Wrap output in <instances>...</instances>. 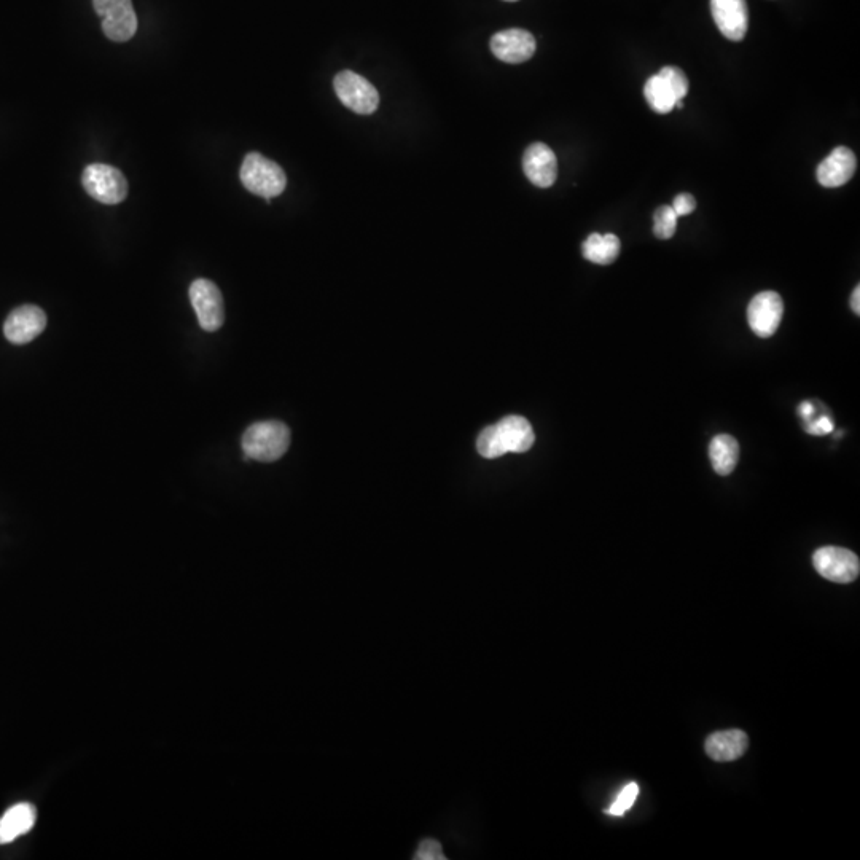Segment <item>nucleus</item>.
<instances>
[{"mask_svg":"<svg viewBox=\"0 0 860 860\" xmlns=\"http://www.w3.org/2000/svg\"><path fill=\"white\" fill-rule=\"evenodd\" d=\"M833 430V423L830 421V418L827 416H822V418L817 419V421H813V423L808 424L806 427V432L811 435H827L830 434Z\"/></svg>","mask_w":860,"mask_h":860,"instance_id":"obj_25","label":"nucleus"},{"mask_svg":"<svg viewBox=\"0 0 860 860\" xmlns=\"http://www.w3.org/2000/svg\"><path fill=\"white\" fill-rule=\"evenodd\" d=\"M82 184L86 193L102 204L123 203L128 196V182L122 171L104 163L86 166Z\"/></svg>","mask_w":860,"mask_h":860,"instance_id":"obj_4","label":"nucleus"},{"mask_svg":"<svg viewBox=\"0 0 860 860\" xmlns=\"http://www.w3.org/2000/svg\"><path fill=\"white\" fill-rule=\"evenodd\" d=\"M507 2H516V0H507Z\"/></svg>","mask_w":860,"mask_h":860,"instance_id":"obj_28","label":"nucleus"},{"mask_svg":"<svg viewBox=\"0 0 860 860\" xmlns=\"http://www.w3.org/2000/svg\"><path fill=\"white\" fill-rule=\"evenodd\" d=\"M620 249H622L620 239L612 233L609 235L593 233L583 243V257L596 265H610L617 260Z\"/></svg>","mask_w":860,"mask_h":860,"instance_id":"obj_18","label":"nucleus"},{"mask_svg":"<svg viewBox=\"0 0 860 860\" xmlns=\"http://www.w3.org/2000/svg\"><path fill=\"white\" fill-rule=\"evenodd\" d=\"M712 467L719 475H730L738 466L739 445L731 435H717L709 446Z\"/></svg>","mask_w":860,"mask_h":860,"instance_id":"obj_17","label":"nucleus"},{"mask_svg":"<svg viewBox=\"0 0 860 860\" xmlns=\"http://www.w3.org/2000/svg\"><path fill=\"white\" fill-rule=\"evenodd\" d=\"M782 314L784 303L781 295L767 290L752 298L747 308V321L757 337L770 338L779 329Z\"/></svg>","mask_w":860,"mask_h":860,"instance_id":"obj_9","label":"nucleus"},{"mask_svg":"<svg viewBox=\"0 0 860 860\" xmlns=\"http://www.w3.org/2000/svg\"><path fill=\"white\" fill-rule=\"evenodd\" d=\"M47 327V314L36 305L13 309L4 324V335L10 343L28 344Z\"/></svg>","mask_w":860,"mask_h":860,"instance_id":"obj_10","label":"nucleus"},{"mask_svg":"<svg viewBox=\"0 0 860 860\" xmlns=\"http://www.w3.org/2000/svg\"><path fill=\"white\" fill-rule=\"evenodd\" d=\"M190 301L201 329L217 332L225 322V306L219 287L209 279H196L190 286Z\"/></svg>","mask_w":860,"mask_h":860,"instance_id":"obj_8","label":"nucleus"},{"mask_svg":"<svg viewBox=\"0 0 860 860\" xmlns=\"http://www.w3.org/2000/svg\"><path fill=\"white\" fill-rule=\"evenodd\" d=\"M677 217L676 212L671 206H661V208L657 209L655 212V217H653V233L657 236L658 239H669L673 238L674 233L677 230Z\"/></svg>","mask_w":860,"mask_h":860,"instance_id":"obj_20","label":"nucleus"},{"mask_svg":"<svg viewBox=\"0 0 860 860\" xmlns=\"http://www.w3.org/2000/svg\"><path fill=\"white\" fill-rule=\"evenodd\" d=\"M536 442L528 419L507 416L494 426L481 430L477 438L478 453L486 459H497L507 453H526Z\"/></svg>","mask_w":860,"mask_h":860,"instance_id":"obj_1","label":"nucleus"},{"mask_svg":"<svg viewBox=\"0 0 860 860\" xmlns=\"http://www.w3.org/2000/svg\"><path fill=\"white\" fill-rule=\"evenodd\" d=\"M639 795V786L636 782H630L628 786L623 787L622 792L618 794V797L615 798V802L610 805V808H607L606 813L610 814V816L620 817L626 813V811L631 810L633 808L634 802H636V798Z\"/></svg>","mask_w":860,"mask_h":860,"instance_id":"obj_21","label":"nucleus"},{"mask_svg":"<svg viewBox=\"0 0 860 860\" xmlns=\"http://www.w3.org/2000/svg\"><path fill=\"white\" fill-rule=\"evenodd\" d=\"M36 819L37 811L31 803L12 806L0 819V845H8L21 835L31 832Z\"/></svg>","mask_w":860,"mask_h":860,"instance_id":"obj_16","label":"nucleus"},{"mask_svg":"<svg viewBox=\"0 0 860 860\" xmlns=\"http://www.w3.org/2000/svg\"><path fill=\"white\" fill-rule=\"evenodd\" d=\"M239 177L249 192L262 196L266 203H271V198H276L286 190L287 177L284 169L260 153L246 155Z\"/></svg>","mask_w":860,"mask_h":860,"instance_id":"obj_3","label":"nucleus"},{"mask_svg":"<svg viewBox=\"0 0 860 860\" xmlns=\"http://www.w3.org/2000/svg\"><path fill=\"white\" fill-rule=\"evenodd\" d=\"M491 51L504 63L520 64L536 53V39L524 29H507L497 32L491 39Z\"/></svg>","mask_w":860,"mask_h":860,"instance_id":"obj_12","label":"nucleus"},{"mask_svg":"<svg viewBox=\"0 0 860 860\" xmlns=\"http://www.w3.org/2000/svg\"><path fill=\"white\" fill-rule=\"evenodd\" d=\"M241 445L246 459H254L258 462L278 461L289 450V427L279 421L252 424L244 432Z\"/></svg>","mask_w":860,"mask_h":860,"instance_id":"obj_2","label":"nucleus"},{"mask_svg":"<svg viewBox=\"0 0 860 860\" xmlns=\"http://www.w3.org/2000/svg\"><path fill=\"white\" fill-rule=\"evenodd\" d=\"M851 308H853L854 313L860 314V289L856 287L853 292V297H851Z\"/></svg>","mask_w":860,"mask_h":860,"instance_id":"obj_27","label":"nucleus"},{"mask_svg":"<svg viewBox=\"0 0 860 860\" xmlns=\"http://www.w3.org/2000/svg\"><path fill=\"white\" fill-rule=\"evenodd\" d=\"M658 74L669 83L677 101H682L687 96L690 85H688L687 75L684 74L682 69L674 66H666Z\"/></svg>","mask_w":860,"mask_h":860,"instance_id":"obj_22","label":"nucleus"},{"mask_svg":"<svg viewBox=\"0 0 860 860\" xmlns=\"http://www.w3.org/2000/svg\"><path fill=\"white\" fill-rule=\"evenodd\" d=\"M415 859L442 860L445 859L443 848L437 840H423L416 849Z\"/></svg>","mask_w":860,"mask_h":860,"instance_id":"obj_23","label":"nucleus"},{"mask_svg":"<svg viewBox=\"0 0 860 860\" xmlns=\"http://www.w3.org/2000/svg\"><path fill=\"white\" fill-rule=\"evenodd\" d=\"M645 99L657 114H669L676 107V96L671 86L660 74L647 80L644 88Z\"/></svg>","mask_w":860,"mask_h":860,"instance_id":"obj_19","label":"nucleus"},{"mask_svg":"<svg viewBox=\"0 0 860 860\" xmlns=\"http://www.w3.org/2000/svg\"><path fill=\"white\" fill-rule=\"evenodd\" d=\"M671 208L676 212L677 217H684V215L692 214L696 208V201L690 193H681V195H677L674 198L673 206Z\"/></svg>","mask_w":860,"mask_h":860,"instance_id":"obj_24","label":"nucleus"},{"mask_svg":"<svg viewBox=\"0 0 860 860\" xmlns=\"http://www.w3.org/2000/svg\"><path fill=\"white\" fill-rule=\"evenodd\" d=\"M94 12L102 18V31L112 42L133 39L137 31V16L131 0H93Z\"/></svg>","mask_w":860,"mask_h":860,"instance_id":"obj_5","label":"nucleus"},{"mask_svg":"<svg viewBox=\"0 0 860 860\" xmlns=\"http://www.w3.org/2000/svg\"><path fill=\"white\" fill-rule=\"evenodd\" d=\"M333 86L338 99L356 114L370 115L380 106V94L375 86L356 72H340L333 80Z\"/></svg>","mask_w":860,"mask_h":860,"instance_id":"obj_6","label":"nucleus"},{"mask_svg":"<svg viewBox=\"0 0 860 860\" xmlns=\"http://www.w3.org/2000/svg\"><path fill=\"white\" fill-rule=\"evenodd\" d=\"M712 18L717 28L731 42H741L749 29L746 0H711Z\"/></svg>","mask_w":860,"mask_h":860,"instance_id":"obj_11","label":"nucleus"},{"mask_svg":"<svg viewBox=\"0 0 860 860\" xmlns=\"http://www.w3.org/2000/svg\"><path fill=\"white\" fill-rule=\"evenodd\" d=\"M747 747L749 738L743 730L717 731L708 736L704 744L709 759L719 763L741 759L746 754Z\"/></svg>","mask_w":860,"mask_h":860,"instance_id":"obj_15","label":"nucleus"},{"mask_svg":"<svg viewBox=\"0 0 860 860\" xmlns=\"http://www.w3.org/2000/svg\"><path fill=\"white\" fill-rule=\"evenodd\" d=\"M813 413L814 407L813 405H811L810 402H805L800 405V415H802L803 419H806V421H810L811 416H813Z\"/></svg>","mask_w":860,"mask_h":860,"instance_id":"obj_26","label":"nucleus"},{"mask_svg":"<svg viewBox=\"0 0 860 860\" xmlns=\"http://www.w3.org/2000/svg\"><path fill=\"white\" fill-rule=\"evenodd\" d=\"M523 169L531 184L540 188L552 187L558 177L555 152L542 142L529 145L524 152Z\"/></svg>","mask_w":860,"mask_h":860,"instance_id":"obj_13","label":"nucleus"},{"mask_svg":"<svg viewBox=\"0 0 860 860\" xmlns=\"http://www.w3.org/2000/svg\"><path fill=\"white\" fill-rule=\"evenodd\" d=\"M817 574L835 583H851L859 577L860 561L848 548L822 547L813 555Z\"/></svg>","mask_w":860,"mask_h":860,"instance_id":"obj_7","label":"nucleus"},{"mask_svg":"<svg viewBox=\"0 0 860 860\" xmlns=\"http://www.w3.org/2000/svg\"><path fill=\"white\" fill-rule=\"evenodd\" d=\"M857 161L853 150L840 145L817 168V180L825 188H837L853 179Z\"/></svg>","mask_w":860,"mask_h":860,"instance_id":"obj_14","label":"nucleus"}]
</instances>
